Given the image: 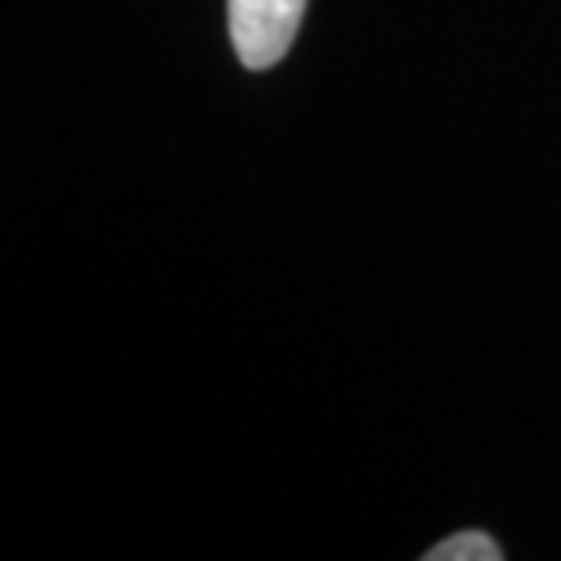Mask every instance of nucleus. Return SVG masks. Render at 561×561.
<instances>
[{
    "label": "nucleus",
    "instance_id": "nucleus-1",
    "mask_svg": "<svg viewBox=\"0 0 561 561\" xmlns=\"http://www.w3.org/2000/svg\"><path fill=\"white\" fill-rule=\"evenodd\" d=\"M307 0H227V26L244 70L263 73L288 55Z\"/></svg>",
    "mask_w": 561,
    "mask_h": 561
},
{
    "label": "nucleus",
    "instance_id": "nucleus-2",
    "mask_svg": "<svg viewBox=\"0 0 561 561\" xmlns=\"http://www.w3.org/2000/svg\"><path fill=\"white\" fill-rule=\"evenodd\" d=\"M503 551L496 540L478 529H463L426 551V561H500Z\"/></svg>",
    "mask_w": 561,
    "mask_h": 561
}]
</instances>
